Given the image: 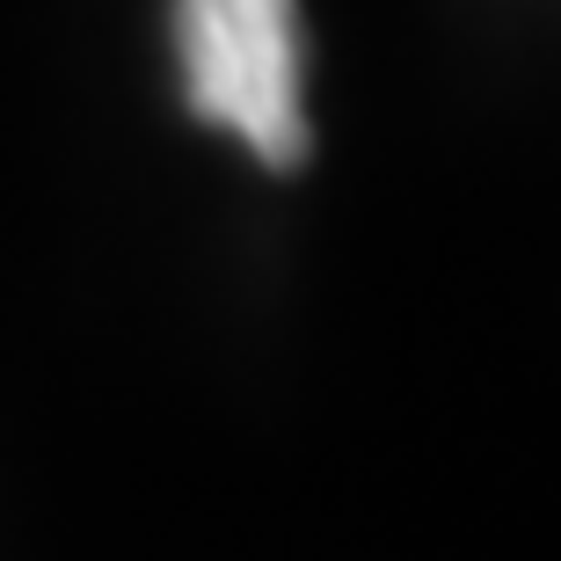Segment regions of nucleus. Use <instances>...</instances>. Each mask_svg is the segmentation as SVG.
Returning a JSON list of instances; mask_svg holds the SVG:
<instances>
[{
    "label": "nucleus",
    "instance_id": "nucleus-1",
    "mask_svg": "<svg viewBox=\"0 0 561 561\" xmlns=\"http://www.w3.org/2000/svg\"><path fill=\"white\" fill-rule=\"evenodd\" d=\"M175 51L205 125L249 139L263 168L307 161V37L291 0H175Z\"/></svg>",
    "mask_w": 561,
    "mask_h": 561
}]
</instances>
